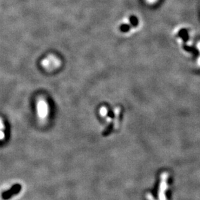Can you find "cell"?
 <instances>
[{
  "label": "cell",
  "mask_w": 200,
  "mask_h": 200,
  "mask_svg": "<svg viewBox=\"0 0 200 200\" xmlns=\"http://www.w3.org/2000/svg\"><path fill=\"white\" fill-rule=\"evenodd\" d=\"M61 64L62 62L60 60L54 55H49L41 62L42 68L47 71H52L57 69L60 67Z\"/></svg>",
  "instance_id": "6da1fadb"
},
{
  "label": "cell",
  "mask_w": 200,
  "mask_h": 200,
  "mask_svg": "<svg viewBox=\"0 0 200 200\" xmlns=\"http://www.w3.org/2000/svg\"><path fill=\"white\" fill-rule=\"evenodd\" d=\"M48 105L44 99H39L37 104L38 114L40 118L42 119H45L48 115Z\"/></svg>",
  "instance_id": "7a4b0ae2"
},
{
  "label": "cell",
  "mask_w": 200,
  "mask_h": 200,
  "mask_svg": "<svg viewBox=\"0 0 200 200\" xmlns=\"http://www.w3.org/2000/svg\"><path fill=\"white\" fill-rule=\"evenodd\" d=\"M22 186L20 184H16L13 185L9 190L3 192L1 194V198L4 200H8L11 199L13 196L18 194L21 191Z\"/></svg>",
  "instance_id": "3957f363"
},
{
  "label": "cell",
  "mask_w": 200,
  "mask_h": 200,
  "mask_svg": "<svg viewBox=\"0 0 200 200\" xmlns=\"http://www.w3.org/2000/svg\"><path fill=\"white\" fill-rule=\"evenodd\" d=\"M5 137V133L3 132L2 129H0V141H1V140H3Z\"/></svg>",
  "instance_id": "277c9868"
},
{
  "label": "cell",
  "mask_w": 200,
  "mask_h": 200,
  "mask_svg": "<svg viewBox=\"0 0 200 200\" xmlns=\"http://www.w3.org/2000/svg\"><path fill=\"white\" fill-rule=\"evenodd\" d=\"M4 129H5L4 124H3L2 120L0 119V129H2V130H3Z\"/></svg>",
  "instance_id": "5b68a950"
}]
</instances>
